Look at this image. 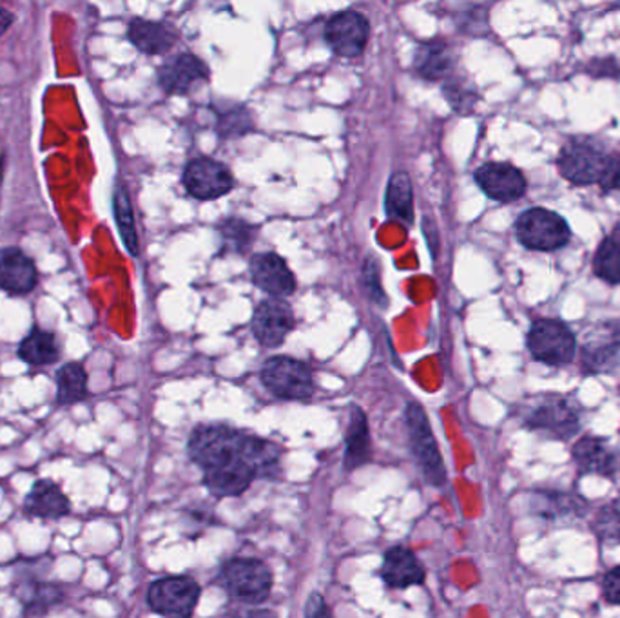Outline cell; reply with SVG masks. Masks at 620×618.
<instances>
[{
	"mask_svg": "<svg viewBox=\"0 0 620 618\" xmlns=\"http://www.w3.org/2000/svg\"><path fill=\"white\" fill-rule=\"evenodd\" d=\"M187 455L202 470V485L214 499L242 497L256 481L281 477L284 449L229 424L195 427L187 439Z\"/></svg>",
	"mask_w": 620,
	"mask_h": 618,
	"instance_id": "6da1fadb",
	"label": "cell"
},
{
	"mask_svg": "<svg viewBox=\"0 0 620 618\" xmlns=\"http://www.w3.org/2000/svg\"><path fill=\"white\" fill-rule=\"evenodd\" d=\"M52 564L49 556H32L16 562L13 595L21 604L22 617L44 618L64 603V587L46 578Z\"/></svg>",
	"mask_w": 620,
	"mask_h": 618,
	"instance_id": "7a4b0ae2",
	"label": "cell"
},
{
	"mask_svg": "<svg viewBox=\"0 0 620 618\" xmlns=\"http://www.w3.org/2000/svg\"><path fill=\"white\" fill-rule=\"evenodd\" d=\"M405 424L409 433L410 452H412L413 463L418 466L419 474L432 488H443L449 483L445 461H443V454H441L440 444L435 439L427 410L421 402H407Z\"/></svg>",
	"mask_w": 620,
	"mask_h": 618,
	"instance_id": "3957f363",
	"label": "cell"
},
{
	"mask_svg": "<svg viewBox=\"0 0 620 618\" xmlns=\"http://www.w3.org/2000/svg\"><path fill=\"white\" fill-rule=\"evenodd\" d=\"M521 421L528 430L552 441H569L580 430V410L569 397L561 394H543L533 397L522 408Z\"/></svg>",
	"mask_w": 620,
	"mask_h": 618,
	"instance_id": "277c9868",
	"label": "cell"
},
{
	"mask_svg": "<svg viewBox=\"0 0 620 618\" xmlns=\"http://www.w3.org/2000/svg\"><path fill=\"white\" fill-rule=\"evenodd\" d=\"M220 583L229 597L245 606L267 603L275 586L270 567L254 556H231L220 567Z\"/></svg>",
	"mask_w": 620,
	"mask_h": 618,
	"instance_id": "5b68a950",
	"label": "cell"
},
{
	"mask_svg": "<svg viewBox=\"0 0 620 618\" xmlns=\"http://www.w3.org/2000/svg\"><path fill=\"white\" fill-rule=\"evenodd\" d=\"M516 236L522 247L538 253H553L568 245L572 229L566 218L558 212L544 207H532L517 218Z\"/></svg>",
	"mask_w": 620,
	"mask_h": 618,
	"instance_id": "8992f818",
	"label": "cell"
},
{
	"mask_svg": "<svg viewBox=\"0 0 620 618\" xmlns=\"http://www.w3.org/2000/svg\"><path fill=\"white\" fill-rule=\"evenodd\" d=\"M610 161V153L594 140L572 139L558 151L557 169L572 186H599Z\"/></svg>",
	"mask_w": 620,
	"mask_h": 618,
	"instance_id": "52a82bcc",
	"label": "cell"
},
{
	"mask_svg": "<svg viewBox=\"0 0 620 618\" xmlns=\"http://www.w3.org/2000/svg\"><path fill=\"white\" fill-rule=\"evenodd\" d=\"M259 377L264 387L281 401L307 402L314 396L312 371L296 357H269L262 366Z\"/></svg>",
	"mask_w": 620,
	"mask_h": 618,
	"instance_id": "ba28073f",
	"label": "cell"
},
{
	"mask_svg": "<svg viewBox=\"0 0 620 618\" xmlns=\"http://www.w3.org/2000/svg\"><path fill=\"white\" fill-rule=\"evenodd\" d=\"M527 346L533 360L549 366H566L577 356L574 330L555 318H539L528 330Z\"/></svg>",
	"mask_w": 620,
	"mask_h": 618,
	"instance_id": "9c48e42d",
	"label": "cell"
},
{
	"mask_svg": "<svg viewBox=\"0 0 620 618\" xmlns=\"http://www.w3.org/2000/svg\"><path fill=\"white\" fill-rule=\"evenodd\" d=\"M202 598V586L191 575L162 577L147 587L151 611L166 618H191Z\"/></svg>",
	"mask_w": 620,
	"mask_h": 618,
	"instance_id": "30bf717a",
	"label": "cell"
},
{
	"mask_svg": "<svg viewBox=\"0 0 620 618\" xmlns=\"http://www.w3.org/2000/svg\"><path fill=\"white\" fill-rule=\"evenodd\" d=\"M187 192L200 201H212L233 191L234 180L228 165L212 158H195L181 176Z\"/></svg>",
	"mask_w": 620,
	"mask_h": 618,
	"instance_id": "8fae6325",
	"label": "cell"
},
{
	"mask_svg": "<svg viewBox=\"0 0 620 618\" xmlns=\"http://www.w3.org/2000/svg\"><path fill=\"white\" fill-rule=\"evenodd\" d=\"M370 24L359 11H342L326 22L325 42L337 57L356 58L365 52Z\"/></svg>",
	"mask_w": 620,
	"mask_h": 618,
	"instance_id": "7c38bea8",
	"label": "cell"
},
{
	"mask_svg": "<svg viewBox=\"0 0 620 618\" xmlns=\"http://www.w3.org/2000/svg\"><path fill=\"white\" fill-rule=\"evenodd\" d=\"M474 180L490 200L512 203L527 192V176L508 162H486L474 173Z\"/></svg>",
	"mask_w": 620,
	"mask_h": 618,
	"instance_id": "4fadbf2b",
	"label": "cell"
},
{
	"mask_svg": "<svg viewBox=\"0 0 620 618\" xmlns=\"http://www.w3.org/2000/svg\"><path fill=\"white\" fill-rule=\"evenodd\" d=\"M295 312L284 299H265L254 309L253 329L254 338L265 349H276L281 345L287 335L295 329Z\"/></svg>",
	"mask_w": 620,
	"mask_h": 618,
	"instance_id": "5bb4252c",
	"label": "cell"
},
{
	"mask_svg": "<svg viewBox=\"0 0 620 618\" xmlns=\"http://www.w3.org/2000/svg\"><path fill=\"white\" fill-rule=\"evenodd\" d=\"M620 363V320L605 323L589 334L580 349V368L585 374H608Z\"/></svg>",
	"mask_w": 620,
	"mask_h": 618,
	"instance_id": "9a60e30c",
	"label": "cell"
},
{
	"mask_svg": "<svg viewBox=\"0 0 620 618\" xmlns=\"http://www.w3.org/2000/svg\"><path fill=\"white\" fill-rule=\"evenodd\" d=\"M156 80L167 95H189L198 84L209 80V67L197 55L180 53L158 67Z\"/></svg>",
	"mask_w": 620,
	"mask_h": 618,
	"instance_id": "2e32d148",
	"label": "cell"
},
{
	"mask_svg": "<svg viewBox=\"0 0 620 618\" xmlns=\"http://www.w3.org/2000/svg\"><path fill=\"white\" fill-rule=\"evenodd\" d=\"M379 577L388 589L405 592L412 586H423L427 583V570L410 548L396 544L383 553Z\"/></svg>",
	"mask_w": 620,
	"mask_h": 618,
	"instance_id": "e0dca14e",
	"label": "cell"
},
{
	"mask_svg": "<svg viewBox=\"0 0 620 618\" xmlns=\"http://www.w3.org/2000/svg\"><path fill=\"white\" fill-rule=\"evenodd\" d=\"M248 274L253 284L273 298L284 299L295 294V274L276 253L254 254L248 262Z\"/></svg>",
	"mask_w": 620,
	"mask_h": 618,
	"instance_id": "ac0fdd59",
	"label": "cell"
},
{
	"mask_svg": "<svg viewBox=\"0 0 620 618\" xmlns=\"http://www.w3.org/2000/svg\"><path fill=\"white\" fill-rule=\"evenodd\" d=\"M38 285L35 262L22 249H0V290L10 296H27Z\"/></svg>",
	"mask_w": 620,
	"mask_h": 618,
	"instance_id": "d6986e66",
	"label": "cell"
},
{
	"mask_svg": "<svg viewBox=\"0 0 620 618\" xmlns=\"http://www.w3.org/2000/svg\"><path fill=\"white\" fill-rule=\"evenodd\" d=\"M22 510L32 519L57 521L71 514L73 505L58 483L52 479H36L24 497Z\"/></svg>",
	"mask_w": 620,
	"mask_h": 618,
	"instance_id": "ffe728a7",
	"label": "cell"
},
{
	"mask_svg": "<svg viewBox=\"0 0 620 618\" xmlns=\"http://www.w3.org/2000/svg\"><path fill=\"white\" fill-rule=\"evenodd\" d=\"M374 446L368 418L362 407L351 408L348 424L345 433V454H343V470L356 472V470L373 463Z\"/></svg>",
	"mask_w": 620,
	"mask_h": 618,
	"instance_id": "44dd1931",
	"label": "cell"
},
{
	"mask_svg": "<svg viewBox=\"0 0 620 618\" xmlns=\"http://www.w3.org/2000/svg\"><path fill=\"white\" fill-rule=\"evenodd\" d=\"M128 38L140 53L158 57V55L171 52L178 42V33L167 22L135 16L131 19L130 26H128Z\"/></svg>",
	"mask_w": 620,
	"mask_h": 618,
	"instance_id": "7402d4cb",
	"label": "cell"
},
{
	"mask_svg": "<svg viewBox=\"0 0 620 618\" xmlns=\"http://www.w3.org/2000/svg\"><path fill=\"white\" fill-rule=\"evenodd\" d=\"M455 64L454 49L441 38L423 42L413 55V71L430 82L449 78L455 71Z\"/></svg>",
	"mask_w": 620,
	"mask_h": 618,
	"instance_id": "603a6c76",
	"label": "cell"
},
{
	"mask_svg": "<svg viewBox=\"0 0 620 618\" xmlns=\"http://www.w3.org/2000/svg\"><path fill=\"white\" fill-rule=\"evenodd\" d=\"M575 464L579 466L583 474L602 475V477H613L617 472V455L610 449L606 439L586 435L574 444Z\"/></svg>",
	"mask_w": 620,
	"mask_h": 618,
	"instance_id": "cb8c5ba5",
	"label": "cell"
},
{
	"mask_svg": "<svg viewBox=\"0 0 620 618\" xmlns=\"http://www.w3.org/2000/svg\"><path fill=\"white\" fill-rule=\"evenodd\" d=\"M16 356L30 366H52L60 361L63 349L55 332L33 327L30 334L21 341Z\"/></svg>",
	"mask_w": 620,
	"mask_h": 618,
	"instance_id": "d4e9b609",
	"label": "cell"
},
{
	"mask_svg": "<svg viewBox=\"0 0 620 618\" xmlns=\"http://www.w3.org/2000/svg\"><path fill=\"white\" fill-rule=\"evenodd\" d=\"M533 510L539 517L557 521V519H577L585 517L588 503L580 495L566 492H538L533 495Z\"/></svg>",
	"mask_w": 620,
	"mask_h": 618,
	"instance_id": "484cf974",
	"label": "cell"
},
{
	"mask_svg": "<svg viewBox=\"0 0 620 618\" xmlns=\"http://www.w3.org/2000/svg\"><path fill=\"white\" fill-rule=\"evenodd\" d=\"M385 211L390 222L401 223L405 229H409L413 223L412 180L405 170L394 173L388 180Z\"/></svg>",
	"mask_w": 620,
	"mask_h": 618,
	"instance_id": "4316f807",
	"label": "cell"
},
{
	"mask_svg": "<svg viewBox=\"0 0 620 618\" xmlns=\"http://www.w3.org/2000/svg\"><path fill=\"white\" fill-rule=\"evenodd\" d=\"M55 383H57L55 402L58 407H71L86 401L89 397V377L82 363L71 361L58 366Z\"/></svg>",
	"mask_w": 620,
	"mask_h": 618,
	"instance_id": "83f0119b",
	"label": "cell"
},
{
	"mask_svg": "<svg viewBox=\"0 0 620 618\" xmlns=\"http://www.w3.org/2000/svg\"><path fill=\"white\" fill-rule=\"evenodd\" d=\"M113 214L117 228H119L120 238H122L128 253H130L133 258H139L140 240L139 232H136L135 211H133V203H131L128 187H125L122 181H119V184L114 186Z\"/></svg>",
	"mask_w": 620,
	"mask_h": 618,
	"instance_id": "f1b7e54d",
	"label": "cell"
},
{
	"mask_svg": "<svg viewBox=\"0 0 620 618\" xmlns=\"http://www.w3.org/2000/svg\"><path fill=\"white\" fill-rule=\"evenodd\" d=\"M443 95H445L450 109L461 117L474 113L479 102L476 86L463 73L454 71L443 80Z\"/></svg>",
	"mask_w": 620,
	"mask_h": 618,
	"instance_id": "f546056e",
	"label": "cell"
},
{
	"mask_svg": "<svg viewBox=\"0 0 620 618\" xmlns=\"http://www.w3.org/2000/svg\"><path fill=\"white\" fill-rule=\"evenodd\" d=\"M591 267L595 276L606 284L620 285V228L599 243Z\"/></svg>",
	"mask_w": 620,
	"mask_h": 618,
	"instance_id": "4dcf8cb0",
	"label": "cell"
},
{
	"mask_svg": "<svg viewBox=\"0 0 620 618\" xmlns=\"http://www.w3.org/2000/svg\"><path fill=\"white\" fill-rule=\"evenodd\" d=\"M218 236L223 253L243 254L253 245L256 228L242 218H228L218 225Z\"/></svg>",
	"mask_w": 620,
	"mask_h": 618,
	"instance_id": "1f68e13d",
	"label": "cell"
},
{
	"mask_svg": "<svg viewBox=\"0 0 620 618\" xmlns=\"http://www.w3.org/2000/svg\"><path fill=\"white\" fill-rule=\"evenodd\" d=\"M254 130L253 114L248 113L247 109L243 106L228 109L218 117L217 133L222 139H240Z\"/></svg>",
	"mask_w": 620,
	"mask_h": 618,
	"instance_id": "d6a6232c",
	"label": "cell"
},
{
	"mask_svg": "<svg viewBox=\"0 0 620 618\" xmlns=\"http://www.w3.org/2000/svg\"><path fill=\"white\" fill-rule=\"evenodd\" d=\"M594 531L599 537L600 542L608 547H619L620 544V503H611L597 511L594 519Z\"/></svg>",
	"mask_w": 620,
	"mask_h": 618,
	"instance_id": "836d02e7",
	"label": "cell"
},
{
	"mask_svg": "<svg viewBox=\"0 0 620 618\" xmlns=\"http://www.w3.org/2000/svg\"><path fill=\"white\" fill-rule=\"evenodd\" d=\"M379 274H381V271H379L378 262L374 258H367V262L363 265V285L367 290L368 299L378 307H387V296L383 293Z\"/></svg>",
	"mask_w": 620,
	"mask_h": 618,
	"instance_id": "e575fe53",
	"label": "cell"
},
{
	"mask_svg": "<svg viewBox=\"0 0 620 618\" xmlns=\"http://www.w3.org/2000/svg\"><path fill=\"white\" fill-rule=\"evenodd\" d=\"M184 519L187 521V530H191V539H198L207 528L218 525L214 511L206 505H192L187 508Z\"/></svg>",
	"mask_w": 620,
	"mask_h": 618,
	"instance_id": "d590c367",
	"label": "cell"
},
{
	"mask_svg": "<svg viewBox=\"0 0 620 618\" xmlns=\"http://www.w3.org/2000/svg\"><path fill=\"white\" fill-rule=\"evenodd\" d=\"M457 26L461 27V32L468 33V35H483L486 32V27H488L486 8L472 5L470 10L460 13Z\"/></svg>",
	"mask_w": 620,
	"mask_h": 618,
	"instance_id": "8d00e7d4",
	"label": "cell"
},
{
	"mask_svg": "<svg viewBox=\"0 0 620 618\" xmlns=\"http://www.w3.org/2000/svg\"><path fill=\"white\" fill-rule=\"evenodd\" d=\"M606 195H620V155H611L610 164L606 167L605 176L599 184Z\"/></svg>",
	"mask_w": 620,
	"mask_h": 618,
	"instance_id": "74e56055",
	"label": "cell"
},
{
	"mask_svg": "<svg viewBox=\"0 0 620 618\" xmlns=\"http://www.w3.org/2000/svg\"><path fill=\"white\" fill-rule=\"evenodd\" d=\"M306 618H334L331 606L320 592H312L307 598Z\"/></svg>",
	"mask_w": 620,
	"mask_h": 618,
	"instance_id": "f35d334b",
	"label": "cell"
},
{
	"mask_svg": "<svg viewBox=\"0 0 620 618\" xmlns=\"http://www.w3.org/2000/svg\"><path fill=\"white\" fill-rule=\"evenodd\" d=\"M602 595L608 603L620 606V566L606 573L605 581H602Z\"/></svg>",
	"mask_w": 620,
	"mask_h": 618,
	"instance_id": "ab89813d",
	"label": "cell"
},
{
	"mask_svg": "<svg viewBox=\"0 0 620 618\" xmlns=\"http://www.w3.org/2000/svg\"><path fill=\"white\" fill-rule=\"evenodd\" d=\"M13 22H15V13L0 4V36L4 35V33L10 30Z\"/></svg>",
	"mask_w": 620,
	"mask_h": 618,
	"instance_id": "60d3db41",
	"label": "cell"
},
{
	"mask_svg": "<svg viewBox=\"0 0 620 618\" xmlns=\"http://www.w3.org/2000/svg\"><path fill=\"white\" fill-rule=\"evenodd\" d=\"M239 618H278V615L270 609L259 608V609H248L245 614L240 615Z\"/></svg>",
	"mask_w": 620,
	"mask_h": 618,
	"instance_id": "b9f144b4",
	"label": "cell"
},
{
	"mask_svg": "<svg viewBox=\"0 0 620 618\" xmlns=\"http://www.w3.org/2000/svg\"><path fill=\"white\" fill-rule=\"evenodd\" d=\"M2 170H4V156H0V181H2Z\"/></svg>",
	"mask_w": 620,
	"mask_h": 618,
	"instance_id": "7bdbcfd3",
	"label": "cell"
},
{
	"mask_svg": "<svg viewBox=\"0 0 620 618\" xmlns=\"http://www.w3.org/2000/svg\"><path fill=\"white\" fill-rule=\"evenodd\" d=\"M86 618H95V617H86Z\"/></svg>",
	"mask_w": 620,
	"mask_h": 618,
	"instance_id": "ee69618b",
	"label": "cell"
}]
</instances>
